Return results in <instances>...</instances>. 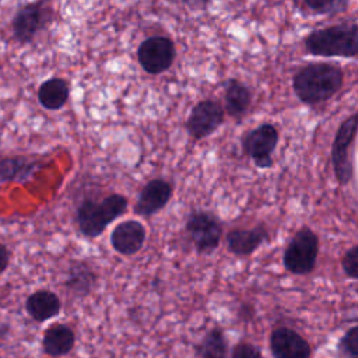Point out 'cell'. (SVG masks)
Instances as JSON below:
<instances>
[{"label":"cell","mask_w":358,"mask_h":358,"mask_svg":"<svg viewBox=\"0 0 358 358\" xmlns=\"http://www.w3.org/2000/svg\"><path fill=\"white\" fill-rule=\"evenodd\" d=\"M127 210V199L123 194L112 193L101 200L94 197L83 199L76 208V224L85 238H98L109 224L123 215Z\"/></svg>","instance_id":"cell-1"},{"label":"cell","mask_w":358,"mask_h":358,"mask_svg":"<svg viewBox=\"0 0 358 358\" xmlns=\"http://www.w3.org/2000/svg\"><path fill=\"white\" fill-rule=\"evenodd\" d=\"M343 85V73L331 64H309L294 76V91L308 105L323 102Z\"/></svg>","instance_id":"cell-2"},{"label":"cell","mask_w":358,"mask_h":358,"mask_svg":"<svg viewBox=\"0 0 358 358\" xmlns=\"http://www.w3.org/2000/svg\"><path fill=\"white\" fill-rule=\"evenodd\" d=\"M305 46L316 56L358 57V25L341 24L313 31L305 38Z\"/></svg>","instance_id":"cell-3"},{"label":"cell","mask_w":358,"mask_h":358,"mask_svg":"<svg viewBox=\"0 0 358 358\" xmlns=\"http://www.w3.org/2000/svg\"><path fill=\"white\" fill-rule=\"evenodd\" d=\"M53 15L49 0H34L20 6L11 20L14 39L22 45L32 42L39 32L49 27Z\"/></svg>","instance_id":"cell-4"},{"label":"cell","mask_w":358,"mask_h":358,"mask_svg":"<svg viewBox=\"0 0 358 358\" xmlns=\"http://www.w3.org/2000/svg\"><path fill=\"white\" fill-rule=\"evenodd\" d=\"M319 253V241L316 234L303 227L292 236L282 255L284 268L292 274L303 275L313 271Z\"/></svg>","instance_id":"cell-5"},{"label":"cell","mask_w":358,"mask_h":358,"mask_svg":"<svg viewBox=\"0 0 358 358\" xmlns=\"http://www.w3.org/2000/svg\"><path fill=\"white\" fill-rule=\"evenodd\" d=\"M186 231L200 255L213 253L221 239L222 227L215 215L208 211H193L187 217Z\"/></svg>","instance_id":"cell-6"},{"label":"cell","mask_w":358,"mask_h":358,"mask_svg":"<svg viewBox=\"0 0 358 358\" xmlns=\"http://www.w3.org/2000/svg\"><path fill=\"white\" fill-rule=\"evenodd\" d=\"M358 131V115L350 116L341 123L331 147V162L341 185L348 183L352 176V165L348 159V148L354 143L355 134Z\"/></svg>","instance_id":"cell-7"},{"label":"cell","mask_w":358,"mask_h":358,"mask_svg":"<svg viewBox=\"0 0 358 358\" xmlns=\"http://www.w3.org/2000/svg\"><path fill=\"white\" fill-rule=\"evenodd\" d=\"M175 57V48L165 36H151L143 41L137 50V59L144 71L159 74L168 70Z\"/></svg>","instance_id":"cell-8"},{"label":"cell","mask_w":358,"mask_h":358,"mask_svg":"<svg viewBox=\"0 0 358 358\" xmlns=\"http://www.w3.org/2000/svg\"><path fill=\"white\" fill-rule=\"evenodd\" d=\"M277 129L273 124H262L246 134L243 148L257 166L268 168L273 164L271 154L277 145Z\"/></svg>","instance_id":"cell-9"},{"label":"cell","mask_w":358,"mask_h":358,"mask_svg":"<svg viewBox=\"0 0 358 358\" xmlns=\"http://www.w3.org/2000/svg\"><path fill=\"white\" fill-rule=\"evenodd\" d=\"M224 120V112L218 102L206 99L199 102L190 112V116L186 122L189 134L200 140L218 129Z\"/></svg>","instance_id":"cell-10"},{"label":"cell","mask_w":358,"mask_h":358,"mask_svg":"<svg viewBox=\"0 0 358 358\" xmlns=\"http://www.w3.org/2000/svg\"><path fill=\"white\" fill-rule=\"evenodd\" d=\"M270 350L274 358H310L309 343L289 327H277L270 336Z\"/></svg>","instance_id":"cell-11"},{"label":"cell","mask_w":358,"mask_h":358,"mask_svg":"<svg viewBox=\"0 0 358 358\" xmlns=\"http://www.w3.org/2000/svg\"><path fill=\"white\" fill-rule=\"evenodd\" d=\"M145 242V228L140 221L126 220L117 224L110 234V245L123 256L136 255Z\"/></svg>","instance_id":"cell-12"},{"label":"cell","mask_w":358,"mask_h":358,"mask_svg":"<svg viewBox=\"0 0 358 358\" xmlns=\"http://www.w3.org/2000/svg\"><path fill=\"white\" fill-rule=\"evenodd\" d=\"M171 194L172 186L166 180L152 179L141 189L134 204V213L141 217H150L166 206Z\"/></svg>","instance_id":"cell-13"},{"label":"cell","mask_w":358,"mask_h":358,"mask_svg":"<svg viewBox=\"0 0 358 358\" xmlns=\"http://www.w3.org/2000/svg\"><path fill=\"white\" fill-rule=\"evenodd\" d=\"M43 159L28 155H10L0 158V185L1 183H22L41 169Z\"/></svg>","instance_id":"cell-14"},{"label":"cell","mask_w":358,"mask_h":358,"mask_svg":"<svg viewBox=\"0 0 358 358\" xmlns=\"http://www.w3.org/2000/svg\"><path fill=\"white\" fill-rule=\"evenodd\" d=\"M98 275L92 266L84 260H71L67 267L64 287L76 298H87L96 285Z\"/></svg>","instance_id":"cell-15"},{"label":"cell","mask_w":358,"mask_h":358,"mask_svg":"<svg viewBox=\"0 0 358 358\" xmlns=\"http://www.w3.org/2000/svg\"><path fill=\"white\" fill-rule=\"evenodd\" d=\"M268 241V231L264 225H256L250 229H232L227 235L228 250L236 256H249Z\"/></svg>","instance_id":"cell-16"},{"label":"cell","mask_w":358,"mask_h":358,"mask_svg":"<svg viewBox=\"0 0 358 358\" xmlns=\"http://www.w3.org/2000/svg\"><path fill=\"white\" fill-rule=\"evenodd\" d=\"M25 310L31 319L38 323H43L60 313L62 302L53 291L41 288L34 291L25 299Z\"/></svg>","instance_id":"cell-17"},{"label":"cell","mask_w":358,"mask_h":358,"mask_svg":"<svg viewBox=\"0 0 358 358\" xmlns=\"http://www.w3.org/2000/svg\"><path fill=\"white\" fill-rule=\"evenodd\" d=\"M76 344V333L66 323L49 326L42 336V351L49 357H63L69 354Z\"/></svg>","instance_id":"cell-18"},{"label":"cell","mask_w":358,"mask_h":358,"mask_svg":"<svg viewBox=\"0 0 358 358\" xmlns=\"http://www.w3.org/2000/svg\"><path fill=\"white\" fill-rule=\"evenodd\" d=\"M70 96V83L60 77L45 80L38 88V101L48 110L62 109Z\"/></svg>","instance_id":"cell-19"},{"label":"cell","mask_w":358,"mask_h":358,"mask_svg":"<svg viewBox=\"0 0 358 358\" xmlns=\"http://www.w3.org/2000/svg\"><path fill=\"white\" fill-rule=\"evenodd\" d=\"M250 105V92L249 90L236 80H229L225 85V108L227 112L239 119L245 115Z\"/></svg>","instance_id":"cell-20"},{"label":"cell","mask_w":358,"mask_h":358,"mask_svg":"<svg viewBox=\"0 0 358 358\" xmlns=\"http://www.w3.org/2000/svg\"><path fill=\"white\" fill-rule=\"evenodd\" d=\"M199 358H227L228 357V341L224 331L220 327L210 329L196 345Z\"/></svg>","instance_id":"cell-21"},{"label":"cell","mask_w":358,"mask_h":358,"mask_svg":"<svg viewBox=\"0 0 358 358\" xmlns=\"http://www.w3.org/2000/svg\"><path fill=\"white\" fill-rule=\"evenodd\" d=\"M308 8L319 14H336L345 10L347 0H303Z\"/></svg>","instance_id":"cell-22"},{"label":"cell","mask_w":358,"mask_h":358,"mask_svg":"<svg viewBox=\"0 0 358 358\" xmlns=\"http://www.w3.org/2000/svg\"><path fill=\"white\" fill-rule=\"evenodd\" d=\"M341 268L347 277L358 280V245L350 248L341 257Z\"/></svg>","instance_id":"cell-23"},{"label":"cell","mask_w":358,"mask_h":358,"mask_svg":"<svg viewBox=\"0 0 358 358\" xmlns=\"http://www.w3.org/2000/svg\"><path fill=\"white\" fill-rule=\"evenodd\" d=\"M340 348L351 357H358V326H354L345 331L340 341Z\"/></svg>","instance_id":"cell-24"},{"label":"cell","mask_w":358,"mask_h":358,"mask_svg":"<svg viewBox=\"0 0 358 358\" xmlns=\"http://www.w3.org/2000/svg\"><path fill=\"white\" fill-rule=\"evenodd\" d=\"M231 358H263L260 350L246 341H239L232 347Z\"/></svg>","instance_id":"cell-25"},{"label":"cell","mask_w":358,"mask_h":358,"mask_svg":"<svg viewBox=\"0 0 358 358\" xmlns=\"http://www.w3.org/2000/svg\"><path fill=\"white\" fill-rule=\"evenodd\" d=\"M10 263V252L7 249V246L0 242V274L6 271V268L8 267Z\"/></svg>","instance_id":"cell-26"},{"label":"cell","mask_w":358,"mask_h":358,"mask_svg":"<svg viewBox=\"0 0 358 358\" xmlns=\"http://www.w3.org/2000/svg\"><path fill=\"white\" fill-rule=\"evenodd\" d=\"M183 1L193 10H201L208 4V0H183Z\"/></svg>","instance_id":"cell-27"},{"label":"cell","mask_w":358,"mask_h":358,"mask_svg":"<svg viewBox=\"0 0 358 358\" xmlns=\"http://www.w3.org/2000/svg\"><path fill=\"white\" fill-rule=\"evenodd\" d=\"M8 333H10V324L0 320V340L6 338L8 336Z\"/></svg>","instance_id":"cell-28"}]
</instances>
